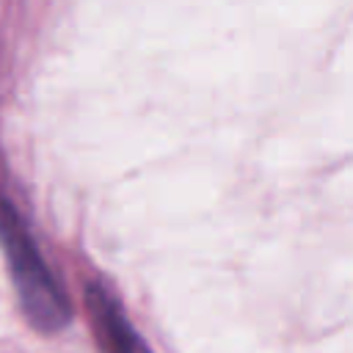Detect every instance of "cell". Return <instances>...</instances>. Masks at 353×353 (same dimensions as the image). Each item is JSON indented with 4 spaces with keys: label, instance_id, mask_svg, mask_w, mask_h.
<instances>
[{
    "label": "cell",
    "instance_id": "6da1fadb",
    "mask_svg": "<svg viewBox=\"0 0 353 353\" xmlns=\"http://www.w3.org/2000/svg\"><path fill=\"white\" fill-rule=\"evenodd\" d=\"M0 245L6 251L11 279L22 298V306L33 325L41 331H58L69 323L72 309L58 279L47 268L39 245L33 243L25 221L6 196H0Z\"/></svg>",
    "mask_w": 353,
    "mask_h": 353
},
{
    "label": "cell",
    "instance_id": "7a4b0ae2",
    "mask_svg": "<svg viewBox=\"0 0 353 353\" xmlns=\"http://www.w3.org/2000/svg\"><path fill=\"white\" fill-rule=\"evenodd\" d=\"M88 312H91V323H94L97 339L105 353H143L119 303L97 284L88 287Z\"/></svg>",
    "mask_w": 353,
    "mask_h": 353
}]
</instances>
